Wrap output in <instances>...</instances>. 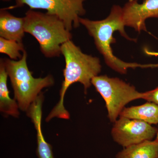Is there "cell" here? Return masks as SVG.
<instances>
[{
    "mask_svg": "<svg viewBox=\"0 0 158 158\" xmlns=\"http://www.w3.org/2000/svg\"><path fill=\"white\" fill-rule=\"evenodd\" d=\"M122 9L125 25L138 32H148L145 25L148 19L158 18V0H144L141 4L138 0H129Z\"/></svg>",
    "mask_w": 158,
    "mask_h": 158,
    "instance_id": "cell-8",
    "label": "cell"
},
{
    "mask_svg": "<svg viewBox=\"0 0 158 158\" xmlns=\"http://www.w3.org/2000/svg\"><path fill=\"white\" fill-rule=\"evenodd\" d=\"M119 116L141 120L150 124H158V106L147 102L140 106L125 107Z\"/></svg>",
    "mask_w": 158,
    "mask_h": 158,
    "instance_id": "cell-11",
    "label": "cell"
},
{
    "mask_svg": "<svg viewBox=\"0 0 158 158\" xmlns=\"http://www.w3.org/2000/svg\"><path fill=\"white\" fill-rule=\"evenodd\" d=\"M43 95L40 94L27 111L37 131V154L38 158H54L52 145L44 139L41 129L42 106Z\"/></svg>",
    "mask_w": 158,
    "mask_h": 158,
    "instance_id": "cell-9",
    "label": "cell"
},
{
    "mask_svg": "<svg viewBox=\"0 0 158 158\" xmlns=\"http://www.w3.org/2000/svg\"><path fill=\"white\" fill-rule=\"evenodd\" d=\"M26 33L39 43L41 52L48 58L59 56L61 46L71 40L72 35L59 18L30 9L24 17Z\"/></svg>",
    "mask_w": 158,
    "mask_h": 158,
    "instance_id": "cell-3",
    "label": "cell"
},
{
    "mask_svg": "<svg viewBox=\"0 0 158 158\" xmlns=\"http://www.w3.org/2000/svg\"><path fill=\"white\" fill-rule=\"evenodd\" d=\"M25 51L22 42L0 37V53L6 54L11 60L21 59L23 55L21 52H23Z\"/></svg>",
    "mask_w": 158,
    "mask_h": 158,
    "instance_id": "cell-14",
    "label": "cell"
},
{
    "mask_svg": "<svg viewBox=\"0 0 158 158\" xmlns=\"http://www.w3.org/2000/svg\"><path fill=\"white\" fill-rule=\"evenodd\" d=\"M24 18L16 17L4 9L0 11V36L5 39L22 42L25 33Z\"/></svg>",
    "mask_w": 158,
    "mask_h": 158,
    "instance_id": "cell-10",
    "label": "cell"
},
{
    "mask_svg": "<svg viewBox=\"0 0 158 158\" xmlns=\"http://www.w3.org/2000/svg\"><path fill=\"white\" fill-rule=\"evenodd\" d=\"M8 75L6 71L3 59L0 61V110L6 115L15 117L19 116L18 104L14 99L9 96V91L7 87Z\"/></svg>",
    "mask_w": 158,
    "mask_h": 158,
    "instance_id": "cell-12",
    "label": "cell"
},
{
    "mask_svg": "<svg viewBox=\"0 0 158 158\" xmlns=\"http://www.w3.org/2000/svg\"><path fill=\"white\" fill-rule=\"evenodd\" d=\"M155 141H156V142H157V143H158V131L157 133L156 134V139H155Z\"/></svg>",
    "mask_w": 158,
    "mask_h": 158,
    "instance_id": "cell-17",
    "label": "cell"
},
{
    "mask_svg": "<svg viewBox=\"0 0 158 158\" xmlns=\"http://www.w3.org/2000/svg\"><path fill=\"white\" fill-rule=\"evenodd\" d=\"M80 23L85 26L90 36L93 37L97 48L102 55L106 64L113 70L125 74L129 68H145L156 66V65L153 64L143 65L124 62L113 54L111 44L116 42L113 36L116 31H118L122 36L128 40L136 41L135 39L129 37L125 31V25L123 9L120 6H113L109 16L104 19L93 21L81 17Z\"/></svg>",
    "mask_w": 158,
    "mask_h": 158,
    "instance_id": "cell-2",
    "label": "cell"
},
{
    "mask_svg": "<svg viewBox=\"0 0 158 158\" xmlns=\"http://www.w3.org/2000/svg\"><path fill=\"white\" fill-rule=\"evenodd\" d=\"M116 158H158V143L148 140L124 148Z\"/></svg>",
    "mask_w": 158,
    "mask_h": 158,
    "instance_id": "cell-13",
    "label": "cell"
},
{
    "mask_svg": "<svg viewBox=\"0 0 158 158\" xmlns=\"http://www.w3.org/2000/svg\"><path fill=\"white\" fill-rule=\"evenodd\" d=\"M86 0H15L16 5L4 8L12 9L26 5L30 9H43L47 14L59 18L69 31L80 26V18L86 11L84 3Z\"/></svg>",
    "mask_w": 158,
    "mask_h": 158,
    "instance_id": "cell-6",
    "label": "cell"
},
{
    "mask_svg": "<svg viewBox=\"0 0 158 158\" xmlns=\"http://www.w3.org/2000/svg\"><path fill=\"white\" fill-rule=\"evenodd\" d=\"M111 130L113 140L123 148L152 140L158 130L151 124L137 119L119 116Z\"/></svg>",
    "mask_w": 158,
    "mask_h": 158,
    "instance_id": "cell-7",
    "label": "cell"
},
{
    "mask_svg": "<svg viewBox=\"0 0 158 158\" xmlns=\"http://www.w3.org/2000/svg\"><path fill=\"white\" fill-rule=\"evenodd\" d=\"M143 99L154 103L158 106V87L152 90L144 92Z\"/></svg>",
    "mask_w": 158,
    "mask_h": 158,
    "instance_id": "cell-15",
    "label": "cell"
},
{
    "mask_svg": "<svg viewBox=\"0 0 158 158\" xmlns=\"http://www.w3.org/2000/svg\"><path fill=\"white\" fill-rule=\"evenodd\" d=\"M26 51L19 60L3 59L6 71L14 90L15 99L19 107L23 111H27L43 88L54 85L51 75L44 78H34L28 67Z\"/></svg>",
    "mask_w": 158,
    "mask_h": 158,
    "instance_id": "cell-4",
    "label": "cell"
},
{
    "mask_svg": "<svg viewBox=\"0 0 158 158\" xmlns=\"http://www.w3.org/2000/svg\"><path fill=\"white\" fill-rule=\"evenodd\" d=\"M61 54L65 62L63 70L64 80L60 90L59 102L46 118L49 121L55 117L68 119L70 115L64 106V98L67 89L74 83L79 82L84 86L85 93L92 85L91 81L101 71L102 65L98 57L83 53L71 40L61 46Z\"/></svg>",
    "mask_w": 158,
    "mask_h": 158,
    "instance_id": "cell-1",
    "label": "cell"
},
{
    "mask_svg": "<svg viewBox=\"0 0 158 158\" xmlns=\"http://www.w3.org/2000/svg\"><path fill=\"white\" fill-rule=\"evenodd\" d=\"M91 83L104 100L108 118L113 123L126 105L144 98V92H139L134 86L118 78L97 76L92 79Z\"/></svg>",
    "mask_w": 158,
    "mask_h": 158,
    "instance_id": "cell-5",
    "label": "cell"
},
{
    "mask_svg": "<svg viewBox=\"0 0 158 158\" xmlns=\"http://www.w3.org/2000/svg\"><path fill=\"white\" fill-rule=\"evenodd\" d=\"M144 52L146 55L149 56L158 57V52H153L150 51L148 48H144Z\"/></svg>",
    "mask_w": 158,
    "mask_h": 158,
    "instance_id": "cell-16",
    "label": "cell"
}]
</instances>
